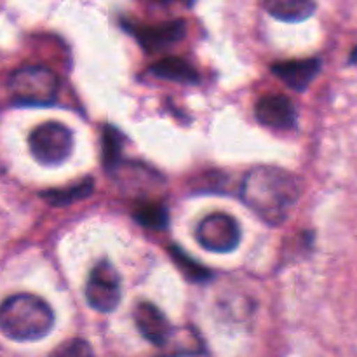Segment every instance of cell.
<instances>
[{"label":"cell","instance_id":"cell-3","mask_svg":"<svg viewBox=\"0 0 357 357\" xmlns=\"http://www.w3.org/2000/svg\"><path fill=\"white\" fill-rule=\"evenodd\" d=\"M7 89L13 105L21 108H49L61 89L58 73L45 65H24L10 73Z\"/></svg>","mask_w":357,"mask_h":357},{"label":"cell","instance_id":"cell-6","mask_svg":"<svg viewBox=\"0 0 357 357\" xmlns=\"http://www.w3.org/2000/svg\"><path fill=\"white\" fill-rule=\"evenodd\" d=\"M195 239L211 253H232L241 244V227L225 213H211L199 222Z\"/></svg>","mask_w":357,"mask_h":357},{"label":"cell","instance_id":"cell-15","mask_svg":"<svg viewBox=\"0 0 357 357\" xmlns=\"http://www.w3.org/2000/svg\"><path fill=\"white\" fill-rule=\"evenodd\" d=\"M103 164L108 171H114L119 164L122 162L121 160V146H122V136L121 132L117 131L112 126H107L103 131Z\"/></svg>","mask_w":357,"mask_h":357},{"label":"cell","instance_id":"cell-5","mask_svg":"<svg viewBox=\"0 0 357 357\" xmlns=\"http://www.w3.org/2000/svg\"><path fill=\"white\" fill-rule=\"evenodd\" d=\"M91 309L101 314L114 312L122 298L121 275L110 261L103 260L91 271L84 288Z\"/></svg>","mask_w":357,"mask_h":357},{"label":"cell","instance_id":"cell-10","mask_svg":"<svg viewBox=\"0 0 357 357\" xmlns=\"http://www.w3.org/2000/svg\"><path fill=\"white\" fill-rule=\"evenodd\" d=\"M319 72L321 59L317 58L289 59V61L274 63V66H272V73L296 93H303V91L309 89L310 84L319 75Z\"/></svg>","mask_w":357,"mask_h":357},{"label":"cell","instance_id":"cell-7","mask_svg":"<svg viewBox=\"0 0 357 357\" xmlns=\"http://www.w3.org/2000/svg\"><path fill=\"white\" fill-rule=\"evenodd\" d=\"M132 319L139 335L155 347H166L174 337L173 324L169 323L166 314L153 303L139 302L132 310Z\"/></svg>","mask_w":357,"mask_h":357},{"label":"cell","instance_id":"cell-12","mask_svg":"<svg viewBox=\"0 0 357 357\" xmlns=\"http://www.w3.org/2000/svg\"><path fill=\"white\" fill-rule=\"evenodd\" d=\"M153 77L162 80H171V82L180 84H197L199 72L188 61L181 58H164L160 61L153 63L149 70Z\"/></svg>","mask_w":357,"mask_h":357},{"label":"cell","instance_id":"cell-8","mask_svg":"<svg viewBox=\"0 0 357 357\" xmlns=\"http://www.w3.org/2000/svg\"><path fill=\"white\" fill-rule=\"evenodd\" d=\"M255 117L265 128L275 131H289L296 126L298 112L284 94H267L255 107Z\"/></svg>","mask_w":357,"mask_h":357},{"label":"cell","instance_id":"cell-16","mask_svg":"<svg viewBox=\"0 0 357 357\" xmlns=\"http://www.w3.org/2000/svg\"><path fill=\"white\" fill-rule=\"evenodd\" d=\"M173 257H174V261L178 264V267L180 268H185V275H188V278L192 279V281L195 282H201V281H206V279L211 278V272L206 271L202 265H197V264H192L190 258L185 257L181 251H176L173 250Z\"/></svg>","mask_w":357,"mask_h":357},{"label":"cell","instance_id":"cell-9","mask_svg":"<svg viewBox=\"0 0 357 357\" xmlns=\"http://www.w3.org/2000/svg\"><path fill=\"white\" fill-rule=\"evenodd\" d=\"M131 31L146 52H160L183 40L187 35V23L183 20H174L150 26H136Z\"/></svg>","mask_w":357,"mask_h":357},{"label":"cell","instance_id":"cell-19","mask_svg":"<svg viewBox=\"0 0 357 357\" xmlns=\"http://www.w3.org/2000/svg\"><path fill=\"white\" fill-rule=\"evenodd\" d=\"M351 63H357V49L354 51V54H352V58H351Z\"/></svg>","mask_w":357,"mask_h":357},{"label":"cell","instance_id":"cell-14","mask_svg":"<svg viewBox=\"0 0 357 357\" xmlns=\"http://www.w3.org/2000/svg\"><path fill=\"white\" fill-rule=\"evenodd\" d=\"M132 218L136 223L149 230H166L169 227V211L160 202H146L138 206Z\"/></svg>","mask_w":357,"mask_h":357},{"label":"cell","instance_id":"cell-1","mask_svg":"<svg viewBox=\"0 0 357 357\" xmlns=\"http://www.w3.org/2000/svg\"><path fill=\"white\" fill-rule=\"evenodd\" d=\"M241 199L268 225H281L300 199V183L289 171L275 166H257L241 181Z\"/></svg>","mask_w":357,"mask_h":357},{"label":"cell","instance_id":"cell-11","mask_svg":"<svg viewBox=\"0 0 357 357\" xmlns=\"http://www.w3.org/2000/svg\"><path fill=\"white\" fill-rule=\"evenodd\" d=\"M264 7L282 23H302L314 16L317 3L316 0H264Z\"/></svg>","mask_w":357,"mask_h":357},{"label":"cell","instance_id":"cell-13","mask_svg":"<svg viewBox=\"0 0 357 357\" xmlns=\"http://www.w3.org/2000/svg\"><path fill=\"white\" fill-rule=\"evenodd\" d=\"M91 194H93V180L86 178V180L79 181V183L72 185V187L54 188V190L44 192V194H40V197L45 199L51 206H68L89 197Z\"/></svg>","mask_w":357,"mask_h":357},{"label":"cell","instance_id":"cell-17","mask_svg":"<svg viewBox=\"0 0 357 357\" xmlns=\"http://www.w3.org/2000/svg\"><path fill=\"white\" fill-rule=\"evenodd\" d=\"M56 356H91L93 354V349L89 347V344L84 340H72L65 342L59 349L54 351Z\"/></svg>","mask_w":357,"mask_h":357},{"label":"cell","instance_id":"cell-4","mask_svg":"<svg viewBox=\"0 0 357 357\" xmlns=\"http://www.w3.org/2000/svg\"><path fill=\"white\" fill-rule=\"evenodd\" d=\"M28 149L31 157L42 166H61L73 152V132L61 122H44L30 132Z\"/></svg>","mask_w":357,"mask_h":357},{"label":"cell","instance_id":"cell-18","mask_svg":"<svg viewBox=\"0 0 357 357\" xmlns=\"http://www.w3.org/2000/svg\"><path fill=\"white\" fill-rule=\"evenodd\" d=\"M159 2L164 3V6H169V3H185L187 7H190L194 3V0H159Z\"/></svg>","mask_w":357,"mask_h":357},{"label":"cell","instance_id":"cell-2","mask_svg":"<svg viewBox=\"0 0 357 357\" xmlns=\"http://www.w3.org/2000/svg\"><path fill=\"white\" fill-rule=\"evenodd\" d=\"M54 326V312L38 296L17 293L3 300L0 309V330L9 340L37 342L47 337Z\"/></svg>","mask_w":357,"mask_h":357}]
</instances>
